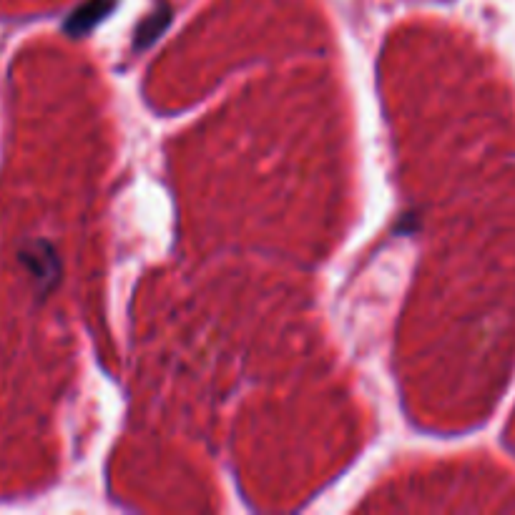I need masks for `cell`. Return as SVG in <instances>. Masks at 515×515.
Listing matches in <instances>:
<instances>
[{"instance_id":"3","label":"cell","mask_w":515,"mask_h":515,"mask_svg":"<svg viewBox=\"0 0 515 515\" xmlns=\"http://www.w3.org/2000/svg\"><path fill=\"white\" fill-rule=\"evenodd\" d=\"M166 23H169V8L164 6L159 13H156V11L151 13V16L144 21V26L139 28V33H136V41H139V46H146V43L154 41V38L161 33V28L166 26Z\"/></svg>"},{"instance_id":"2","label":"cell","mask_w":515,"mask_h":515,"mask_svg":"<svg viewBox=\"0 0 515 515\" xmlns=\"http://www.w3.org/2000/svg\"><path fill=\"white\" fill-rule=\"evenodd\" d=\"M114 6L116 0H88V3H83V6L68 18L66 31L71 33V36H83V33H88L96 23H101L103 18L109 16Z\"/></svg>"},{"instance_id":"1","label":"cell","mask_w":515,"mask_h":515,"mask_svg":"<svg viewBox=\"0 0 515 515\" xmlns=\"http://www.w3.org/2000/svg\"><path fill=\"white\" fill-rule=\"evenodd\" d=\"M21 262L31 269L38 282H43V287H53L58 282V272H61L58 257L51 244L43 242V239H36V242H31V247L23 249Z\"/></svg>"}]
</instances>
